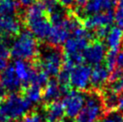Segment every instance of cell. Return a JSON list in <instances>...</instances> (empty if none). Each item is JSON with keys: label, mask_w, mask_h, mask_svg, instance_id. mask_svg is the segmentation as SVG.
Instances as JSON below:
<instances>
[{"label": "cell", "mask_w": 123, "mask_h": 122, "mask_svg": "<svg viewBox=\"0 0 123 122\" xmlns=\"http://www.w3.org/2000/svg\"><path fill=\"white\" fill-rule=\"evenodd\" d=\"M19 19L23 21L24 26L34 35L37 40H47L52 24L48 14L38 1L31 6L25 9Z\"/></svg>", "instance_id": "1"}, {"label": "cell", "mask_w": 123, "mask_h": 122, "mask_svg": "<svg viewBox=\"0 0 123 122\" xmlns=\"http://www.w3.org/2000/svg\"><path fill=\"white\" fill-rule=\"evenodd\" d=\"M64 60L65 53L60 46L46 43L40 47L37 59L32 62L48 75L56 76L61 71Z\"/></svg>", "instance_id": "2"}, {"label": "cell", "mask_w": 123, "mask_h": 122, "mask_svg": "<svg viewBox=\"0 0 123 122\" xmlns=\"http://www.w3.org/2000/svg\"><path fill=\"white\" fill-rule=\"evenodd\" d=\"M31 105L24 96L12 92L0 102V122L19 120L29 112Z\"/></svg>", "instance_id": "3"}, {"label": "cell", "mask_w": 123, "mask_h": 122, "mask_svg": "<svg viewBox=\"0 0 123 122\" xmlns=\"http://www.w3.org/2000/svg\"><path fill=\"white\" fill-rule=\"evenodd\" d=\"M39 49L38 40L34 35L25 30L14 39L10 48V55L16 60L34 61L38 58Z\"/></svg>", "instance_id": "4"}, {"label": "cell", "mask_w": 123, "mask_h": 122, "mask_svg": "<svg viewBox=\"0 0 123 122\" xmlns=\"http://www.w3.org/2000/svg\"><path fill=\"white\" fill-rule=\"evenodd\" d=\"M105 110L99 91L89 92L86 95L85 103L76 117V122H98L103 117Z\"/></svg>", "instance_id": "5"}, {"label": "cell", "mask_w": 123, "mask_h": 122, "mask_svg": "<svg viewBox=\"0 0 123 122\" xmlns=\"http://www.w3.org/2000/svg\"><path fill=\"white\" fill-rule=\"evenodd\" d=\"M86 100V95L79 90H71L67 92L63 98V107L65 110V115L68 118H76L81 111Z\"/></svg>", "instance_id": "6"}, {"label": "cell", "mask_w": 123, "mask_h": 122, "mask_svg": "<svg viewBox=\"0 0 123 122\" xmlns=\"http://www.w3.org/2000/svg\"><path fill=\"white\" fill-rule=\"evenodd\" d=\"M92 69L87 65H77L70 71V85L75 90L85 91L90 86Z\"/></svg>", "instance_id": "7"}, {"label": "cell", "mask_w": 123, "mask_h": 122, "mask_svg": "<svg viewBox=\"0 0 123 122\" xmlns=\"http://www.w3.org/2000/svg\"><path fill=\"white\" fill-rule=\"evenodd\" d=\"M82 53L84 60H86L89 65L98 66L104 60L107 50L103 41L94 40L89 43Z\"/></svg>", "instance_id": "8"}, {"label": "cell", "mask_w": 123, "mask_h": 122, "mask_svg": "<svg viewBox=\"0 0 123 122\" xmlns=\"http://www.w3.org/2000/svg\"><path fill=\"white\" fill-rule=\"evenodd\" d=\"M114 21V14L112 10L103 11L91 14L82 20L83 27L86 30H95L102 26H110Z\"/></svg>", "instance_id": "9"}, {"label": "cell", "mask_w": 123, "mask_h": 122, "mask_svg": "<svg viewBox=\"0 0 123 122\" xmlns=\"http://www.w3.org/2000/svg\"><path fill=\"white\" fill-rule=\"evenodd\" d=\"M67 92L68 90L63 88L57 80L51 79L48 81L45 85L44 90L42 91V99L45 102L50 103L58 101L62 95L67 93Z\"/></svg>", "instance_id": "10"}, {"label": "cell", "mask_w": 123, "mask_h": 122, "mask_svg": "<svg viewBox=\"0 0 123 122\" xmlns=\"http://www.w3.org/2000/svg\"><path fill=\"white\" fill-rule=\"evenodd\" d=\"M0 84L6 91L12 92L20 89L22 83L15 75L14 67H7L0 74Z\"/></svg>", "instance_id": "11"}, {"label": "cell", "mask_w": 123, "mask_h": 122, "mask_svg": "<svg viewBox=\"0 0 123 122\" xmlns=\"http://www.w3.org/2000/svg\"><path fill=\"white\" fill-rule=\"evenodd\" d=\"M110 71L104 66H95L92 70L91 74V83L90 85L95 91H100V89L106 85L109 80Z\"/></svg>", "instance_id": "12"}, {"label": "cell", "mask_w": 123, "mask_h": 122, "mask_svg": "<svg viewBox=\"0 0 123 122\" xmlns=\"http://www.w3.org/2000/svg\"><path fill=\"white\" fill-rule=\"evenodd\" d=\"M65 116L64 107L61 102H53L47 103L44 109V118L46 122H60Z\"/></svg>", "instance_id": "13"}, {"label": "cell", "mask_w": 123, "mask_h": 122, "mask_svg": "<svg viewBox=\"0 0 123 122\" xmlns=\"http://www.w3.org/2000/svg\"><path fill=\"white\" fill-rule=\"evenodd\" d=\"M91 41L85 37L73 36L68 38L64 45V53L65 55H70L74 53H82Z\"/></svg>", "instance_id": "14"}, {"label": "cell", "mask_w": 123, "mask_h": 122, "mask_svg": "<svg viewBox=\"0 0 123 122\" xmlns=\"http://www.w3.org/2000/svg\"><path fill=\"white\" fill-rule=\"evenodd\" d=\"M33 68H34V64H30L27 61L20 60V59L15 61L14 66L15 75L21 83L24 85H27L29 84Z\"/></svg>", "instance_id": "15"}, {"label": "cell", "mask_w": 123, "mask_h": 122, "mask_svg": "<svg viewBox=\"0 0 123 122\" xmlns=\"http://www.w3.org/2000/svg\"><path fill=\"white\" fill-rule=\"evenodd\" d=\"M69 33L68 30L62 25H52L47 38L48 43L54 46H60L68 39Z\"/></svg>", "instance_id": "16"}, {"label": "cell", "mask_w": 123, "mask_h": 122, "mask_svg": "<svg viewBox=\"0 0 123 122\" xmlns=\"http://www.w3.org/2000/svg\"><path fill=\"white\" fill-rule=\"evenodd\" d=\"M114 4L112 0H87L85 11L86 14H93L103 11L112 10Z\"/></svg>", "instance_id": "17"}, {"label": "cell", "mask_w": 123, "mask_h": 122, "mask_svg": "<svg viewBox=\"0 0 123 122\" xmlns=\"http://www.w3.org/2000/svg\"><path fill=\"white\" fill-rule=\"evenodd\" d=\"M106 39V45L109 47V49H119L121 42L123 41V30L120 27H112L110 29V31Z\"/></svg>", "instance_id": "18"}, {"label": "cell", "mask_w": 123, "mask_h": 122, "mask_svg": "<svg viewBox=\"0 0 123 122\" xmlns=\"http://www.w3.org/2000/svg\"><path fill=\"white\" fill-rule=\"evenodd\" d=\"M102 95V100H103V104L105 110V112L113 111L117 110L118 107V101H119V94L113 92L110 89H106L103 92Z\"/></svg>", "instance_id": "19"}, {"label": "cell", "mask_w": 123, "mask_h": 122, "mask_svg": "<svg viewBox=\"0 0 123 122\" xmlns=\"http://www.w3.org/2000/svg\"><path fill=\"white\" fill-rule=\"evenodd\" d=\"M42 87L34 85H27L24 86V98L31 104L38 103L42 99Z\"/></svg>", "instance_id": "20"}, {"label": "cell", "mask_w": 123, "mask_h": 122, "mask_svg": "<svg viewBox=\"0 0 123 122\" xmlns=\"http://www.w3.org/2000/svg\"><path fill=\"white\" fill-rule=\"evenodd\" d=\"M18 4L16 0H2L0 2V15H17Z\"/></svg>", "instance_id": "21"}, {"label": "cell", "mask_w": 123, "mask_h": 122, "mask_svg": "<svg viewBox=\"0 0 123 122\" xmlns=\"http://www.w3.org/2000/svg\"><path fill=\"white\" fill-rule=\"evenodd\" d=\"M119 53V49H109L107 51L104 58L105 61V67L109 71H112L115 69L117 66V56Z\"/></svg>", "instance_id": "22"}, {"label": "cell", "mask_w": 123, "mask_h": 122, "mask_svg": "<svg viewBox=\"0 0 123 122\" xmlns=\"http://www.w3.org/2000/svg\"><path fill=\"white\" fill-rule=\"evenodd\" d=\"M100 122H123V113L121 111L107 112L105 117H103Z\"/></svg>", "instance_id": "23"}, {"label": "cell", "mask_w": 123, "mask_h": 122, "mask_svg": "<svg viewBox=\"0 0 123 122\" xmlns=\"http://www.w3.org/2000/svg\"><path fill=\"white\" fill-rule=\"evenodd\" d=\"M17 122H42V118L37 112H30L24 116Z\"/></svg>", "instance_id": "24"}, {"label": "cell", "mask_w": 123, "mask_h": 122, "mask_svg": "<svg viewBox=\"0 0 123 122\" xmlns=\"http://www.w3.org/2000/svg\"><path fill=\"white\" fill-rule=\"evenodd\" d=\"M18 4V13L17 16L18 18L20 17L22 13L24 12L25 9H27L28 7L31 6L33 4L37 2V0H16Z\"/></svg>", "instance_id": "25"}, {"label": "cell", "mask_w": 123, "mask_h": 122, "mask_svg": "<svg viewBox=\"0 0 123 122\" xmlns=\"http://www.w3.org/2000/svg\"><path fill=\"white\" fill-rule=\"evenodd\" d=\"M109 89L115 93L120 94L123 92V79L116 80V81L110 82Z\"/></svg>", "instance_id": "26"}, {"label": "cell", "mask_w": 123, "mask_h": 122, "mask_svg": "<svg viewBox=\"0 0 123 122\" xmlns=\"http://www.w3.org/2000/svg\"><path fill=\"white\" fill-rule=\"evenodd\" d=\"M109 31H110V26H102V27L95 29L93 33H94L96 40L102 41V40H103V39H105L107 37Z\"/></svg>", "instance_id": "27"}, {"label": "cell", "mask_w": 123, "mask_h": 122, "mask_svg": "<svg viewBox=\"0 0 123 122\" xmlns=\"http://www.w3.org/2000/svg\"><path fill=\"white\" fill-rule=\"evenodd\" d=\"M114 20L116 22L118 27L123 29V8L117 7L114 14Z\"/></svg>", "instance_id": "28"}, {"label": "cell", "mask_w": 123, "mask_h": 122, "mask_svg": "<svg viewBox=\"0 0 123 122\" xmlns=\"http://www.w3.org/2000/svg\"><path fill=\"white\" fill-rule=\"evenodd\" d=\"M120 79H123V70L120 68H116L113 69L112 71H111L109 76V81L113 82L116 80H120Z\"/></svg>", "instance_id": "29"}, {"label": "cell", "mask_w": 123, "mask_h": 122, "mask_svg": "<svg viewBox=\"0 0 123 122\" xmlns=\"http://www.w3.org/2000/svg\"><path fill=\"white\" fill-rule=\"evenodd\" d=\"M117 66L118 68H120L123 70V50L118 53L117 56Z\"/></svg>", "instance_id": "30"}, {"label": "cell", "mask_w": 123, "mask_h": 122, "mask_svg": "<svg viewBox=\"0 0 123 122\" xmlns=\"http://www.w3.org/2000/svg\"><path fill=\"white\" fill-rule=\"evenodd\" d=\"M58 2L64 7H72L74 6V0H58Z\"/></svg>", "instance_id": "31"}, {"label": "cell", "mask_w": 123, "mask_h": 122, "mask_svg": "<svg viewBox=\"0 0 123 122\" xmlns=\"http://www.w3.org/2000/svg\"><path fill=\"white\" fill-rule=\"evenodd\" d=\"M7 64H8V59L0 57V74L7 67Z\"/></svg>", "instance_id": "32"}, {"label": "cell", "mask_w": 123, "mask_h": 122, "mask_svg": "<svg viewBox=\"0 0 123 122\" xmlns=\"http://www.w3.org/2000/svg\"><path fill=\"white\" fill-rule=\"evenodd\" d=\"M117 110H119V111H123V92L119 95V101H118V107Z\"/></svg>", "instance_id": "33"}, {"label": "cell", "mask_w": 123, "mask_h": 122, "mask_svg": "<svg viewBox=\"0 0 123 122\" xmlns=\"http://www.w3.org/2000/svg\"><path fill=\"white\" fill-rule=\"evenodd\" d=\"M6 96V90L4 88L3 86H2V85L0 84V102L3 99H5Z\"/></svg>", "instance_id": "34"}, {"label": "cell", "mask_w": 123, "mask_h": 122, "mask_svg": "<svg viewBox=\"0 0 123 122\" xmlns=\"http://www.w3.org/2000/svg\"><path fill=\"white\" fill-rule=\"evenodd\" d=\"M118 7L123 8V0H119V5H118Z\"/></svg>", "instance_id": "35"}, {"label": "cell", "mask_w": 123, "mask_h": 122, "mask_svg": "<svg viewBox=\"0 0 123 122\" xmlns=\"http://www.w3.org/2000/svg\"><path fill=\"white\" fill-rule=\"evenodd\" d=\"M113 2H114V3H116V1H119V0H112Z\"/></svg>", "instance_id": "36"}, {"label": "cell", "mask_w": 123, "mask_h": 122, "mask_svg": "<svg viewBox=\"0 0 123 122\" xmlns=\"http://www.w3.org/2000/svg\"></svg>", "instance_id": "37"}]
</instances>
